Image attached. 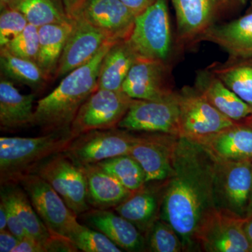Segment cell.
Segmentation results:
<instances>
[{
  "instance_id": "obj_24",
  "label": "cell",
  "mask_w": 252,
  "mask_h": 252,
  "mask_svg": "<svg viewBox=\"0 0 252 252\" xmlns=\"http://www.w3.org/2000/svg\"><path fill=\"white\" fill-rule=\"evenodd\" d=\"M203 146L220 160H252V122L230 126Z\"/></svg>"
},
{
  "instance_id": "obj_21",
  "label": "cell",
  "mask_w": 252,
  "mask_h": 252,
  "mask_svg": "<svg viewBox=\"0 0 252 252\" xmlns=\"http://www.w3.org/2000/svg\"><path fill=\"white\" fill-rule=\"evenodd\" d=\"M214 43L225 50L229 58H252V11L222 25H214L198 41Z\"/></svg>"
},
{
  "instance_id": "obj_6",
  "label": "cell",
  "mask_w": 252,
  "mask_h": 252,
  "mask_svg": "<svg viewBox=\"0 0 252 252\" xmlns=\"http://www.w3.org/2000/svg\"><path fill=\"white\" fill-rule=\"evenodd\" d=\"M252 187V160L215 158L214 196L217 210L246 219Z\"/></svg>"
},
{
  "instance_id": "obj_1",
  "label": "cell",
  "mask_w": 252,
  "mask_h": 252,
  "mask_svg": "<svg viewBox=\"0 0 252 252\" xmlns=\"http://www.w3.org/2000/svg\"><path fill=\"white\" fill-rule=\"evenodd\" d=\"M215 158L201 144L179 137L172 170L165 181L160 218L173 227L184 251H197L195 237L215 210Z\"/></svg>"
},
{
  "instance_id": "obj_28",
  "label": "cell",
  "mask_w": 252,
  "mask_h": 252,
  "mask_svg": "<svg viewBox=\"0 0 252 252\" xmlns=\"http://www.w3.org/2000/svg\"><path fill=\"white\" fill-rule=\"evenodd\" d=\"M210 69L252 109V58H229Z\"/></svg>"
},
{
  "instance_id": "obj_35",
  "label": "cell",
  "mask_w": 252,
  "mask_h": 252,
  "mask_svg": "<svg viewBox=\"0 0 252 252\" xmlns=\"http://www.w3.org/2000/svg\"><path fill=\"white\" fill-rule=\"evenodd\" d=\"M28 20L14 8L1 9L0 14V48L4 47L27 27Z\"/></svg>"
},
{
  "instance_id": "obj_45",
  "label": "cell",
  "mask_w": 252,
  "mask_h": 252,
  "mask_svg": "<svg viewBox=\"0 0 252 252\" xmlns=\"http://www.w3.org/2000/svg\"><path fill=\"white\" fill-rule=\"evenodd\" d=\"M250 252H252V244L251 245V247H250Z\"/></svg>"
},
{
  "instance_id": "obj_27",
  "label": "cell",
  "mask_w": 252,
  "mask_h": 252,
  "mask_svg": "<svg viewBox=\"0 0 252 252\" xmlns=\"http://www.w3.org/2000/svg\"><path fill=\"white\" fill-rule=\"evenodd\" d=\"M72 28L73 19L39 28V52L36 63L49 78L55 75Z\"/></svg>"
},
{
  "instance_id": "obj_26",
  "label": "cell",
  "mask_w": 252,
  "mask_h": 252,
  "mask_svg": "<svg viewBox=\"0 0 252 252\" xmlns=\"http://www.w3.org/2000/svg\"><path fill=\"white\" fill-rule=\"evenodd\" d=\"M1 196L7 199L12 205L28 236L36 239L46 248V245L54 235L43 223L21 186L19 187V184L1 185Z\"/></svg>"
},
{
  "instance_id": "obj_23",
  "label": "cell",
  "mask_w": 252,
  "mask_h": 252,
  "mask_svg": "<svg viewBox=\"0 0 252 252\" xmlns=\"http://www.w3.org/2000/svg\"><path fill=\"white\" fill-rule=\"evenodd\" d=\"M34 94H23L9 79L0 81V127L15 130L32 126Z\"/></svg>"
},
{
  "instance_id": "obj_31",
  "label": "cell",
  "mask_w": 252,
  "mask_h": 252,
  "mask_svg": "<svg viewBox=\"0 0 252 252\" xmlns=\"http://www.w3.org/2000/svg\"><path fill=\"white\" fill-rule=\"evenodd\" d=\"M97 164L131 192L139 190L147 184L143 169L129 154L107 159Z\"/></svg>"
},
{
  "instance_id": "obj_12",
  "label": "cell",
  "mask_w": 252,
  "mask_h": 252,
  "mask_svg": "<svg viewBox=\"0 0 252 252\" xmlns=\"http://www.w3.org/2000/svg\"><path fill=\"white\" fill-rule=\"evenodd\" d=\"M245 219L215 209L200 225L197 250L206 252H250L251 243L244 228Z\"/></svg>"
},
{
  "instance_id": "obj_20",
  "label": "cell",
  "mask_w": 252,
  "mask_h": 252,
  "mask_svg": "<svg viewBox=\"0 0 252 252\" xmlns=\"http://www.w3.org/2000/svg\"><path fill=\"white\" fill-rule=\"evenodd\" d=\"M195 88L210 104L236 124L252 122V109L210 69L199 71Z\"/></svg>"
},
{
  "instance_id": "obj_14",
  "label": "cell",
  "mask_w": 252,
  "mask_h": 252,
  "mask_svg": "<svg viewBox=\"0 0 252 252\" xmlns=\"http://www.w3.org/2000/svg\"><path fill=\"white\" fill-rule=\"evenodd\" d=\"M179 137L164 133L138 136L129 155L143 169L147 183L165 182L169 178Z\"/></svg>"
},
{
  "instance_id": "obj_37",
  "label": "cell",
  "mask_w": 252,
  "mask_h": 252,
  "mask_svg": "<svg viewBox=\"0 0 252 252\" xmlns=\"http://www.w3.org/2000/svg\"><path fill=\"white\" fill-rule=\"evenodd\" d=\"M13 252H46L45 246L36 239L26 236L18 242Z\"/></svg>"
},
{
  "instance_id": "obj_29",
  "label": "cell",
  "mask_w": 252,
  "mask_h": 252,
  "mask_svg": "<svg viewBox=\"0 0 252 252\" xmlns=\"http://www.w3.org/2000/svg\"><path fill=\"white\" fill-rule=\"evenodd\" d=\"M0 67L6 79L35 90L41 89L49 79L37 63L14 56L4 47L0 51Z\"/></svg>"
},
{
  "instance_id": "obj_9",
  "label": "cell",
  "mask_w": 252,
  "mask_h": 252,
  "mask_svg": "<svg viewBox=\"0 0 252 252\" xmlns=\"http://www.w3.org/2000/svg\"><path fill=\"white\" fill-rule=\"evenodd\" d=\"M138 139L130 131L115 127L91 130L74 137L63 153L81 166L127 155Z\"/></svg>"
},
{
  "instance_id": "obj_2",
  "label": "cell",
  "mask_w": 252,
  "mask_h": 252,
  "mask_svg": "<svg viewBox=\"0 0 252 252\" xmlns=\"http://www.w3.org/2000/svg\"><path fill=\"white\" fill-rule=\"evenodd\" d=\"M116 41L106 43L94 59L64 76L51 94L38 101L32 126L39 127L43 134L70 131L82 104L98 89L101 64Z\"/></svg>"
},
{
  "instance_id": "obj_15",
  "label": "cell",
  "mask_w": 252,
  "mask_h": 252,
  "mask_svg": "<svg viewBox=\"0 0 252 252\" xmlns=\"http://www.w3.org/2000/svg\"><path fill=\"white\" fill-rule=\"evenodd\" d=\"M122 91L134 99L160 100L175 94L169 79L166 62L138 57L122 86Z\"/></svg>"
},
{
  "instance_id": "obj_42",
  "label": "cell",
  "mask_w": 252,
  "mask_h": 252,
  "mask_svg": "<svg viewBox=\"0 0 252 252\" xmlns=\"http://www.w3.org/2000/svg\"><path fill=\"white\" fill-rule=\"evenodd\" d=\"M244 228H245V233L247 236L250 240V243L252 244V216L249 217L245 219V223H244Z\"/></svg>"
},
{
  "instance_id": "obj_38",
  "label": "cell",
  "mask_w": 252,
  "mask_h": 252,
  "mask_svg": "<svg viewBox=\"0 0 252 252\" xmlns=\"http://www.w3.org/2000/svg\"><path fill=\"white\" fill-rule=\"evenodd\" d=\"M19 240L9 230H0V252H13Z\"/></svg>"
},
{
  "instance_id": "obj_13",
  "label": "cell",
  "mask_w": 252,
  "mask_h": 252,
  "mask_svg": "<svg viewBox=\"0 0 252 252\" xmlns=\"http://www.w3.org/2000/svg\"><path fill=\"white\" fill-rule=\"evenodd\" d=\"M241 0H172L177 39L182 44L198 42L220 15Z\"/></svg>"
},
{
  "instance_id": "obj_16",
  "label": "cell",
  "mask_w": 252,
  "mask_h": 252,
  "mask_svg": "<svg viewBox=\"0 0 252 252\" xmlns=\"http://www.w3.org/2000/svg\"><path fill=\"white\" fill-rule=\"evenodd\" d=\"M72 31L68 36L54 77L63 78L94 59L111 39L103 32L79 18H73Z\"/></svg>"
},
{
  "instance_id": "obj_44",
  "label": "cell",
  "mask_w": 252,
  "mask_h": 252,
  "mask_svg": "<svg viewBox=\"0 0 252 252\" xmlns=\"http://www.w3.org/2000/svg\"><path fill=\"white\" fill-rule=\"evenodd\" d=\"M252 216V187L251 190V193H250V202H249V206L248 210V214H247V217Z\"/></svg>"
},
{
  "instance_id": "obj_11",
  "label": "cell",
  "mask_w": 252,
  "mask_h": 252,
  "mask_svg": "<svg viewBox=\"0 0 252 252\" xmlns=\"http://www.w3.org/2000/svg\"><path fill=\"white\" fill-rule=\"evenodd\" d=\"M179 121L180 107L177 92H175L160 100L134 99L118 127L130 132L179 136Z\"/></svg>"
},
{
  "instance_id": "obj_7",
  "label": "cell",
  "mask_w": 252,
  "mask_h": 252,
  "mask_svg": "<svg viewBox=\"0 0 252 252\" xmlns=\"http://www.w3.org/2000/svg\"><path fill=\"white\" fill-rule=\"evenodd\" d=\"M17 184L24 189L36 213L50 232L69 239L81 223L54 188L34 173L21 176Z\"/></svg>"
},
{
  "instance_id": "obj_30",
  "label": "cell",
  "mask_w": 252,
  "mask_h": 252,
  "mask_svg": "<svg viewBox=\"0 0 252 252\" xmlns=\"http://www.w3.org/2000/svg\"><path fill=\"white\" fill-rule=\"evenodd\" d=\"M11 8L21 11L29 24L37 28L72 19L66 12L62 0H17Z\"/></svg>"
},
{
  "instance_id": "obj_36",
  "label": "cell",
  "mask_w": 252,
  "mask_h": 252,
  "mask_svg": "<svg viewBox=\"0 0 252 252\" xmlns=\"http://www.w3.org/2000/svg\"><path fill=\"white\" fill-rule=\"evenodd\" d=\"M1 203L4 205L6 209V216H7V229L19 240L28 236L20 220L19 217H18L17 214L15 212L12 205L8 201L7 199L1 196Z\"/></svg>"
},
{
  "instance_id": "obj_32",
  "label": "cell",
  "mask_w": 252,
  "mask_h": 252,
  "mask_svg": "<svg viewBox=\"0 0 252 252\" xmlns=\"http://www.w3.org/2000/svg\"><path fill=\"white\" fill-rule=\"evenodd\" d=\"M146 251L152 252H180L184 251L183 243L170 223L158 219L145 235Z\"/></svg>"
},
{
  "instance_id": "obj_43",
  "label": "cell",
  "mask_w": 252,
  "mask_h": 252,
  "mask_svg": "<svg viewBox=\"0 0 252 252\" xmlns=\"http://www.w3.org/2000/svg\"><path fill=\"white\" fill-rule=\"evenodd\" d=\"M17 0H0V9L11 7Z\"/></svg>"
},
{
  "instance_id": "obj_10",
  "label": "cell",
  "mask_w": 252,
  "mask_h": 252,
  "mask_svg": "<svg viewBox=\"0 0 252 252\" xmlns=\"http://www.w3.org/2000/svg\"><path fill=\"white\" fill-rule=\"evenodd\" d=\"M133 100L122 91L97 89L79 109L71 133L76 137L91 130L118 127Z\"/></svg>"
},
{
  "instance_id": "obj_33",
  "label": "cell",
  "mask_w": 252,
  "mask_h": 252,
  "mask_svg": "<svg viewBox=\"0 0 252 252\" xmlns=\"http://www.w3.org/2000/svg\"><path fill=\"white\" fill-rule=\"evenodd\" d=\"M78 250L84 252H121L123 250L98 230L80 224L69 237Z\"/></svg>"
},
{
  "instance_id": "obj_4",
  "label": "cell",
  "mask_w": 252,
  "mask_h": 252,
  "mask_svg": "<svg viewBox=\"0 0 252 252\" xmlns=\"http://www.w3.org/2000/svg\"><path fill=\"white\" fill-rule=\"evenodd\" d=\"M177 97L180 137L204 145L220 131L236 124L219 112L195 87L184 88L177 92Z\"/></svg>"
},
{
  "instance_id": "obj_18",
  "label": "cell",
  "mask_w": 252,
  "mask_h": 252,
  "mask_svg": "<svg viewBox=\"0 0 252 252\" xmlns=\"http://www.w3.org/2000/svg\"><path fill=\"white\" fill-rule=\"evenodd\" d=\"M80 216L86 225L98 230L127 252L146 251L145 236L130 220L109 210H89Z\"/></svg>"
},
{
  "instance_id": "obj_25",
  "label": "cell",
  "mask_w": 252,
  "mask_h": 252,
  "mask_svg": "<svg viewBox=\"0 0 252 252\" xmlns=\"http://www.w3.org/2000/svg\"><path fill=\"white\" fill-rule=\"evenodd\" d=\"M138 57L127 39L116 41L101 64L97 80L98 89L122 91L123 84Z\"/></svg>"
},
{
  "instance_id": "obj_5",
  "label": "cell",
  "mask_w": 252,
  "mask_h": 252,
  "mask_svg": "<svg viewBox=\"0 0 252 252\" xmlns=\"http://www.w3.org/2000/svg\"><path fill=\"white\" fill-rule=\"evenodd\" d=\"M127 41L139 57L166 62L172 47L167 0H157L136 16Z\"/></svg>"
},
{
  "instance_id": "obj_41",
  "label": "cell",
  "mask_w": 252,
  "mask_h": 252,
  "mask_svg": "<svg viewBox=\"0 0 252 252\" xmlns=\"http://www.w3.org/2000/svg\"><path fill=\"white\" fill-rule=\"evenodd\" d=\"M7 229V216L6 209L0 202V230Z\"/></svg>"
},
{
  "instance_id": "obj_34",
  "label": "cell",
  "mask_w": 252,
  "mask_h": 252,
  "mask_svg": "<svg viewBox=\"0 0 252 252\" xmlns=\"http://www.w3.org/2000/svg\"><path fill=\"white\" fill-rule=\"evenodd\" d=\"M4 48L14 56L37 63L39 52V28L28 24L24 31Z\"/></svg>"
},
{
  "instance_id": "obj_3",
  "label": "cell",
  "mask_w": 252,
  "mask_h": 252,
  "mask_svg": "<svg viewBox=\"0 0 252 252\" xmlns=\"http://www.w3.org/2000/svg\"><path fill=\"white\" fill-rule=\"evenodd\" d=\"M74 138L70 131L35 137H0L1 186L17 184L21 176L31 173L49 157L64 152Z\"/></svg>"
},
{
  "instance_id": "obj_39",
  "label": "cell",
  "mask_w": 252,
  "mask_h": 252,
  "mask_svg": "<svg viewBox=\"0 0 252 252\" xmlns=\"http://www.w3.org/2000/svg\"><path fill=\"white\" fill-rule=\"evenodd\" d=\"M129 9L135 15L140 14L157 0H121Z\"/></svg>"
},
{
  "instance_id": "obj_19",
  "label": "cell",
  "mask_w": 252,
  "mask_h": 252,
  "mask_svg": "<svg viewBox=\"0 0 252 252\" xmlns=\"http://www.w3.org/2000/svg\"><path fill=\"white\" fill-rule=\"evenodd\" d=\"M165 182H152L132 193L114 208L144 235L160 218Z\"/></svg>"
},
{
  "instance_id": "obj_8",
  "label": "cell",
  "mask_w": 252,
  "mask_h": 252,
  "mask_svg": "<svg viewBox=\"0 0 252 252\" xmlns=\"http://www.w3.org/2000/svg\"><path fill=\"white\" fill-rule=\"evenodd\" d=\"M31 173L40 176L46 180L76 216H80L90 210L84 170L63 152L49 157Z\"/></svg>"
},
{
  "instance_id": "obj_40",
  "label": "cell",
  "mask_w": 252,
  "mask_h": 252,
  "mask_svg": "<svg viewBox=\"0 0 252 252\" xmlns=\"http://www.w3.org/2000/svg\"><path fill=\"white\" fill-rule=\"evenodd\" d=\"M86 0H62L66 12L69 18H72L74 15L80 9Z\"/></svg>"
},
{
  "instance_id": "obj_22",
  "label": "cell",
  "mask_w": 252,
  "mask_h": 252,
  "mask_svg": "<svg viewBox=\"0 0 252 252\" xmlns=\"http://www.w3.org/2000/svg\"><path fill=\"white\" fill-rule=\"evenodd\" d=\"M81 167L86 175L87 200L90 207L99 210L114 209L132 193L97 164Z\"/></svg>"
},
{
  "instance_id": "obj_17",
  "label": "cell",
  "mask_w": 252,
  "mask_h": 252,
  "mask_svg": "<svg viewBox=\"0 0 252 252\" xmlns=\"http://www.w3.org/2000/svg\"><path fill=\"white\" fill-rule=\"evenodd\" d=\"M73 18L84 20L114 41L130 37L136 16L121 0H86Z\"/></svg>"
}]
</instances>
